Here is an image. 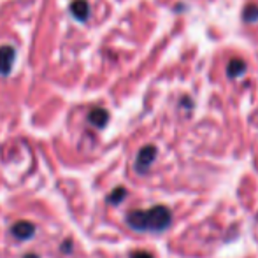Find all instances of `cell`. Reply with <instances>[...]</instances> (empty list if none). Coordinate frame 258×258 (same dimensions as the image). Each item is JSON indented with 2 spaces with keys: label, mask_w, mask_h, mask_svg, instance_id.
<instances>
[{
  "label": "cell",
  "mask_w": 258,
  "mask_h": 258,
  "mask_svg": "<svg viewBox=\"0 0 258 258\" xmlns=\"http://www.w3.org/2000/svg\"><path fill=\"white\" fill-rule=\"evenodd\" d=\"M14 56H16L14 48H11V46H2L0 48V74L2 76H7L11 72L14 63Z\"/></svg>",
  "instance_id": "277c9868"
},
{
  "label": "cell",
  "mask_w": 258,
  "mask_h": 258,
  "mask_svg": "<svg viewBox=\"0 0 258 258\" xmlns=\"http://www.w3.org/2000/svg\"><path fill=\"white\" fill-rule=\"evenodd\" d=\"M71 14L79 21H86L90 16V6L86 0H72L71 4Z\"/></svg>",
  "instance_id": "5b68a950"
},
{
  "label": "cell",
  "mask_w": 258,
  "mask_h": 258,
  "mask_svg": "<svg viewBox=\"0 0 258 258\" xmlns=\"http://www.w3.org/2000/svg\"><path fill=\"white\" fill-rule=\"evenodd\" d=\"M156 158V148L155 146H146L139 151L136 160V169L137 172H146L148 169L151 167V163L155 162Z\"/></svg>",
  "instance_id": "7a4b0ae2"
},
{
  "label": "cell",
  "mask_w": 258,
  "mask_h": 258,
  "mask_svg": "<svg viewBox=\"0 0 258 258\" xmlns=\"http://www.w3.org/2000/svg\"><path fill=\"white\" fill-rule=\"evenodd\" d=\"M242 16H244L246 21H255V20H258V7L256 6H248L244 9V13H242Z\"/></svg>",
  "instance_id": "9c48e42d"
},
{
  "label": "cell",
  "mask_w": 258,
  "mask_h": 258,
  "mask_svg": "<svg viewBox=\"0 0 258 258\" xmlns=\"http://www.w3.org/2000/svg\"><path fill=\"white\" fill-rule=\"evenodd\" d=\"M125 197H126V190H125V188H116V190L107 197V202H109V204H112V206H118Z\"/></svg>",
  "instance_id": "ba28073f"
},
{
  "label": "cell",
  "mask_w": 258,
  "mask_h": 258,
  "mask_svg": "<svg viewBox=\"0 0 258 258\" xmlns=\"http://www.w3.org/2000/svg\"><path fill=\"white\" fill-rule=\"evenodd\" d=\"M23 258H39L37 255H34V253H30V255H25Z\"/></svg>",
  "instance_id": "8fae6325"
},
{
  "label": "cell",
  "mask_w": 258,
  "mask_h": 258,
  "mask_svg": "<svg viewBox=\"0 0 258 258\" xmlns=\"http://www.w3.org/2000/svg\"><path fill=\"white\" fill-rule=\"evenodd\" d=\"M11 232H13L14 237L20 239V241H28V239L34 237V234H35V225L30 223V221H18V223L13 225Z\"/></svg>",
  "instance_id": "3957f363"
},
{
  "label": "cell",
  "mask_w": 258,
  "mask_h": 258,
  "mask_svg": "<svg viewBox=\"0 0 258 258\" xmlns=\"http://www.w3.org/2000/svg\"><path fill=\"white\" fill-rule=\"evenodd\" d=\"M172 214L165 206H155L146 211H132L126 214V223L137 232H163L170 227Z\"/></svg>",
  "instance_id": "6da1fadb"
},
{
  "label": "cell",
  "mask_w": 258,
  "mask_h": 258,
  "mask_svg": "<svg viewBox=\"0 0 258 258\" xmlns=\"http://www.w3.org/2000/svg\"><path fill=\"white\" fill-rule=\"evenodd\" d=\"M107 119H109V112L102 107L93 109L88 114V121L92 123V125H95L97 128H104V126L107 125Z\"/></svg>",
  "instance_id": "8992f818"
},
{
  "label": "cell",
  "mask_w": 258,
  "mask_h": 258,
  "mask_svg": "<svg viewBox=\"0 0 258 258\" xmlns=\"http://www.w3.org/2000/svg\"><path fill=\"white\" fill-rule=\"evenodd\" d=\"M246 71V63L244 60H241V58H234V60H230V63H228L227 67V74L230 76V78H237V76H242Z\"/></svg>",
  "instance_id": "52a82bcc"
},
{
  "label": "cell",
  "mask_w": 258,
  "mask_h": 258,
  "mask_svg": "<svg viewBox=\"0 0 258 258\" xmlns=\"http://www.w3.org/2000/svg\"><path fill=\"white\" fill-rule=\"evenodd\" d=\"M130 258H153L150 255V253H146V251H136V253H132L130 255Z\"/></svg>",
  "instance_id": "30bf717a"
}]
</instances>
